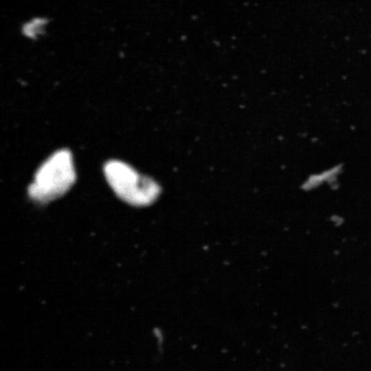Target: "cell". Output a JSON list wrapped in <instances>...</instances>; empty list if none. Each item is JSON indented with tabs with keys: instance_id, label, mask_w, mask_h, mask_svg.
Here are the masks:
<instances>
[{
	"instance_id": "obj_1",
	"label": "cell",
	"mask_w": 371,
	"mask_h": 371,
	"mask_svg": "<svg viewBox=\"0 0 371 371\" xmlns=\"http://www.w3.org/2000/svg\"><path fill=\"white\" fill-rule=\"evenodd\" d=\"M75 180L71 152L65 148L58 150L38 167L28 188V194L34 200L47 202L65 194Z\"/></svg>"
},
{
	"instance_id": "obj_2",
	"label": "cell",
	"mask_w": 371,
	"mask_h": 371,
	"mask_svg": "<svg viewBox=\"0 0 371 371\" xmlns=\"http://www.w3.org/2000/svg\"><path fill=\"white\" fill-rule=\"evenodd\" d=\"M104 173L115 193L128 203L136 205L148 203L157 194V188L153 181L140 175L122 161H108L104 164Z\"/></svg>"
}]
</instances>
